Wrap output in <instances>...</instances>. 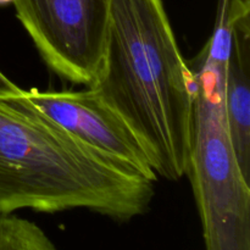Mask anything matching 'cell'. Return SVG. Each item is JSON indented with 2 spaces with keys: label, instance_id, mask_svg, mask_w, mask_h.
Returning <instances> with one entry per match:
<instances>
[{
  "label": "cell",
  "instance_id": "obj_1",
  "mask_svg": "<svg viewBox=\"0 0 250 250\" xmlns=\"http://www.w3.org/2000/svg\"><path fill=\"white\" fill-rule=\"evenodd\" d=\"M89 87L132 129L158 177L186 175L194 76L164 0H110L103 60Z\"/></svg>",
  "mask_w": 250,
  "mask_h": 250
},
{
  "label": "cell",
  "instance_id": "obj_2",
  "mask_svg": "<svg viewBox=\"0 0 250 250\" xmlns=\"http://www.w3.org/2000/svg\"><path fill=\"white\" fill-rule=\"evenodd\" d=\"M153 198L154 182L77 141L0 70V212L84 209L128 221Z\"/></svg>",
  "mask_w": 250,
  "mask_h": 250
},
{
  "label": "cell",
  "instance_id": "obj_3",
  "mask_svg": "<svg viewBox=\"0 0 250 250\" xmlns=\"http://www.w3.org/2000/svg\"><path fill=\"white\" fill-rule=\"evenodd\" d=\"M231 17L220 4L212 37L194 68L189 176L209 250L250 249V182L239 166L225 111V75Z\"/></svg>",
  "mask_w": 250,
  "mask_h": 250
},
{
  "label": "cell",
  "instance_id": "obj_4",
  "mask_svg": "<svg viewBox=\"0 0 250 250\" xmlns=\"http://www.w3.org/2000/svg\"><path fill=\"white\" fill-rule=\"evenodd\" d=\"M14 6L46 66L89 87L103 60L110 0H15Z\"/></svg>",
  "mask_w": 250,
  "mask_h": 250
},
{
  "label": "cell",
  "instance_id": "obj_5",
  "mask_svg": "<svg viewBox=\"0 0 250 250\" xmlns=\"http://www.w3.org/2000/svg\"><path fill=\"white\" fill-rule=\"evenodd\" d=\"M32 104L77 141L121 167L155 182L148 155L126 122L92 87L26 90Z\"/></svg>",
  "mask_w": 250,
  "mask_h": 250
},
{
  "label": "cell",
  "instance_id": "obj_6",
  "mask_svg": "<svg viewBox=\"0 0 250 250\" xmlns=\"http://www.w3.org/2000/svg\"><path fill=\"white\" fill-rule=\"evenodd\" d=\"M227 1L231 48L225 75V111L239 166L250 182V2Z\"/></svg>",
  "mask_w": 250,
  "mask_h": 250
},
{
  "label": "cell",
  "instance_id": "obj_7",
  "mask_svg": "<svg viewBox=\"0 0 250 250\" xmlns=\"http://www.w3.org/2000/svg\"><path fill=\"white\" fill-rule=\"evenodd\" d=\"M45 233L14 212H0V250H53Z\"/></svg>",
  "mask_w": 250,
  "mask_h": 250
},
{
  "label": "cell",
  "instance_id": "obj_8",
  "mask_svg": "<svg viewBox=\"0 0 250 250\" xmlns=\"http://www.w3.org/2000/svg\"><path fill=\"white\" fill-rule=\"evenodd\" d=\"M15 0H0V5H6V4H10V2H12L14 4Z\"/></svg>",
  "mask_w": 250,
  "mask_h": 250
}]
</instances>
